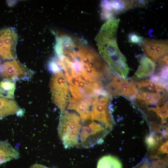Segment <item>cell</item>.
Returning <instances> with one entry per match:
<instances>
[{"label": "cell", "instance_id": "12", "mask_svg": "<svg viewBox=\"0 0 168 168\" xmlns=\"http://www.w3.org/2000/svg\"><path fill=\"white\" fill-rule=\"evenodd\" d=\"M122 165L117 157L110 155L105 156L99 160L97 168H122Z\"/></svg>", "mask_w": 168, "mask_h": 168}, {"label": "cell", "instance_id": "3", "mask_svg": "<svg viewBox=\"0 0 168 168\" xmlns=\"http://www.w3.org/2000/svg\"><path fill=\"white\" fill-rule=\"evenodd\" d=\"M68 83L62 70L53 73L50 79L49 86L52 100L61 111L65 109L71 98Z\"/></svg>", "mask_w": 168, "mask_h": 168}, {"label": "cell", "instance_id": "13", "mask_svg": "<svg viewBox=\"0 0 168 168\" xmlns=\"http://www.w3.org/2000/svg\"><path fill=\"white\" fill-rule=\"evenodd\" d=\"M15 82L6 79L0 82V97L14 99Z\"/></svg>", "mask_w": 168, "mask_h": 168}, {"label": "cell", "instance_id": "20", "mask_svg": "<svg viewBox=\"0 0 168 168\" xmlns=\"http://www.w3.org/2000/svg\"><path fill=\"white\" fill-rule=\"evenodd\" d=\"M2 61L0 60V65L1 64Z\"/></svg>", "mask_w": 168, "mask_h": 168}, {"label": "cell", "instance_id": "9", "mask_svg": "<svg viewBox=\"0 0 168 168\" xmlns=\"http://www.w3.org/2000/svg\"><path fill=\"white\" fill-rule=\"evenodd\" d=\"M23 114V110L14 99L0 97V119L11 115L21 116Z\"/></svg>", "mask_w": 168, "mask_h": 168}, {"label": "cell", "instance_id": "14", "mask_svg": "<svg viewBox=\"0 0 168 168\" xmlns=\"http://www.w3.org/2000/svg\"><path fill=\"white\" fill-rule=\"evenodd\" d=\"M153 111L156 113L157 115L161 118L162 124L166 123V119L168 115L167 101L162 106L157 107Z\"/></svg>", "mask_w": 168, "mask_h": 168}, {"label": "cell", "instance_id": "15", "mask_svg": "<svg viewBox=\"0 0 168 168\" xmlns=\"http://www.w3.org/2000/svg\"><path fill=\"white\" fill-rule=\"evenodd\" d=\"M161 139L153 133H152L146 137L145 142L149 149H154L158 146L159 141Z\"/></svg>", "mask_w": 168, "mask_h": 168}, {"label": "cell", "instance_id": "16", "mask_svg": "<svg viewBox=\"0 0 168 168\" xmlns=\"http://www.w3.org/2000/svg\"><path fill=\"white\" fill-rule=\"evenodd\" d=\"M132 168H157L152 164L151 161L147 159L142 160L139 163Z\"/></svg>", "mask_w": 168, "mask_h": 168}, {"label": "cell", "instance_id": "4", "mask_svg": "<svg viewBox=\"0 0 168 168\" xmlns=\"http://www.w3.org/2000/svg\"><path fill=\"white\" fill-rule=\"evenodd\" d=\"M34 74L16 59L6 61L0 65V78L14 82L30 79Z\"/></svg>", "mask_w": 168, "mask_h": 168}, {"label": "cell", "instance_id": "6", "mask_svg": "<svg viewBox=\"0 0 168 168\" xmlns=\"http://www.w3.org/2000/svg\"><path fill=\"white\" fill-rule=\"evenodd\" d=\"M18 35L12 27L0 30V60L7 61L16 59Z\"/></svg>", "mask_w": 168, "mask_h": 168}, {"label": "cell", "instance_id": "18", "mask_svg": "<svg viewBox=\"0 0 168 168\" xmlns=\"http://www.w3.org/2000/svg\"><path fill=\"white\" fill-rule=\"evenodd\" d=\"M168 142L166 141L161 144L158 149L157 153L158 155L164 154H168Z\"/></svg>", "mask_w": 168, "mask_h": 168}, {"label": "cell", "instance_id": "5", "mask_svg": "<svg viewBox=\"0 0 168 168\" xmlns=\"http://www.w3.org/2000/svg\"><path fill=\"white\" fill-rule=\"evenodd\" d=\"M107 88L112 96L123 95L133 101L136 99L138 93L134 79H125L114 75L108 84Z\"/></svg>", "mask_w": 168, "mask_h": 168}, {"label": "cell", "instance_id": "19", "mask_svg": "<svg viewBox=\"0 0 168 168\" xmlns=\"http://www.w3.org/2000/svg\"><path fill=\"white\" fill-rule=\"evenodd\" d=\"M29 168H49L47 166L39 164H35L32 165Z\"/></svg>", "mask_w": 168, "mask_h": 168}, {"label": "cell", "instance_id": "2", "mask_svg": "<svg viewBox=\"0 0 168 168\" xmlns=\"http://www.w3.org/2000/svg\"><path fill=\"white\" fill-rule=\"evenodd\" d=\"M138 93L134 103L138 106L153 110L166 102L168 89L150 79L135 81Z\"/></svg>", "mask_w": 168, "mask_h": 168}, {"label": "cell", "instance_id": "7", "mask_svg": "<svg viewBox=\"0 0 168 168\" xmlns=\"http://www.w3.org/2000/svg\"><path fill=\"white\" fill-rule=\"evenodd\" d=\"M101 16L104 20H108L114 16L130 9L142 7L141 1L103 0L101 1Z\"/></svg>", "mask_w": 168, "mask_h": 168}, {"label": "cell", "instance_id": "11", "mask_svg": "<svg viewBox=\"0 0 168 168\" xmlns=\"http://www.w3.org/2000/svg\"><path fill=\"white\" fill-rule=\"evenodd\" d=\"M19 152L7 141H0V165L18 158Z\"/></svg>", "mask_w": 168, "mask_h": 168}, {"label": "cell", "instance_id": "17", "mask_svg": "<svg viewBox=\"0 0 168 168\" xmlns=\"http://www.w3.org/2000/svg\"><path fill=\"white\" fill-rule=\"evenodd\" d=\"M143 38L134 33L129 34L128 36L129 41L133 44H141Z\"/></svg>", "mask_w": 168, "mask_h": 168}, {"label": "cell", "instance_id": "10", "mask_svg": "<svg viewBox=\"0 0 168 168\" xmlns=\"http://www.w3.org/2000/svg\"><path fill=\"white\" fill-rule=\"evenodd\" d=\"M139 65L135 75L138 78H143L151 75L155 72L156 65L151 59L145 55L138 56Z\"/></svg>", "mask_w": 168, "mask_h": 168}, {"label": "cell", "instance_id": "8", "mask_svg": "<svg viewBox=\"0 0 168 168\" xmlns=\"http://www.w3.org/2000/svg\"><path fill=\"white\" fill-rule=\"evenodd\" d=\"M140 45L147 57L154 62H156L168 53L167 40L143 39Z\"/></svg>", "mask_w": 168, "mask_h": 168}, {"label": "cell", "instance_id": "1", "mask_svg": "<svg viewBox=\"0 0 168 168\" xmlns=\"http://www.w3.org/2000/svg\"><path fill=\"white\" fill-rule=\"evenodd\" d=\"M119 22V19L115 17L107 21L101 26L95 40L102 58L115 74L125 79L130 69L117 44V33Z\"/></svg>", "mask_w": 168, "mask_h": 168}]
</instances>
